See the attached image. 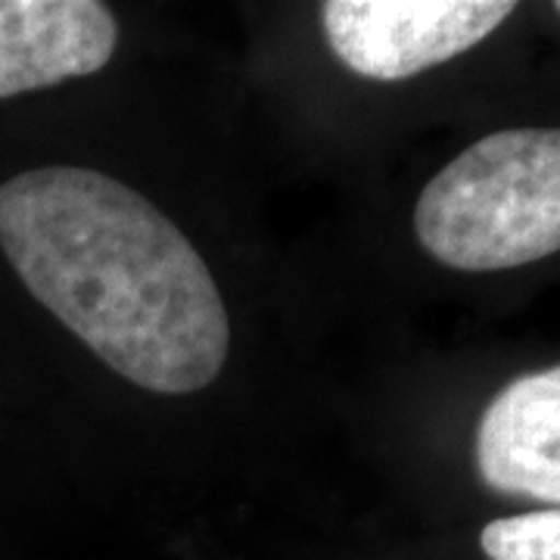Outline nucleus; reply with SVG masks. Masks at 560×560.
Listing matches in <instances>:
<instances>
[{"label": "nucleus", "instance_id": "nucleus-1", "mask_svg": "<svg viewBox=\"0 0 560 560\" xmlns=\"http://www.w3.org/2000/svg\"><path fill=\"white\" fill-rule=\"evenodd\" d=\"M0 249L28 293L135 386L184 396L231 346L194 243L121 180L47 165L0 184Z\"/></svg>", "mask_w": 560, "mask_h": 560}, {"label": "nucleus", "instance_id": "nucleus-2", "mask_svg": "<svg viewBox=\"0 0 560 560\" xmlns=\"http://www.w3.org/2000/svg\"><path fill=\"white\" fill-rule=\"evenodd\" d=\"M420 246L458 271H501L560 249V128L495 131L420 194Z\"/></svg>", "mask_w": 560, "mask_h": 560}, {"label": "nucleus", "instance_id": "nucleus-3", "mask_svg": "<svg viewBox=\"0 0 560 560\" xmlns=\"http://www.w3.org/2000/svg\"><path fill=\"white\" fill-rule=\"evenodd\" d=\"M514 13L508 0H330V50L355 75L401 81L458 57Z\"/></svg>", "mask_w": 560, "mask_h": 560}, {"label": "nucleus", "instance_id": "nucleus-4", "mask_svg": "<svg viewBox=\"0 0 560 560\" xmlns=\"http://www.w3.org/2000/svg\"><path fill=\"white\" fill-rule=\"evenodd\" d=\"M116 40L97 0H0V101L101 72Z\"/></svg>", "mask_w": 560, "mask_h": 560}, {"label": "nucleus", "instance_id": "nucleus-5", "mask_svg": "<svg viewBox=\"0 0 560 560\" xmlns=\"http://www.w3.org/2000/svg\"><path fill=\"white\" fill-rule=\"evenodd\" d=\"M477 470L501 495L560 504V364L508 383L489 401Z\"/></svg>", "mask_w": 560, "mask_h": 560}, {"label": "nucleus", "instance_id": "nucleus-6", "mask_svg": "<svg viewBox=\"0 0 560 560\" xmlns=\"http://www.w3.org/2000/svg\"><path fill=\"white\" fill-rule=\"evenodd\" d=\"M492 560H560V511H533L492 521L480 536Z\"/></svg>", "mask_w": 560, "mask_h": 560}, {"label": "nucleus", "instance_id": "nucleus-7", "mask_svg": "<svg viewBox=\"0 0 560 560\" xmlns=\"http://www.w3.org/2000/svg\"><path fill=\"white\" fill-rule=\"evenodd\" d=\"M555 10H558V16H560V3H555Z\"/></svg>", "mask_w": 560, "mask_h": 560}]
</instances>
